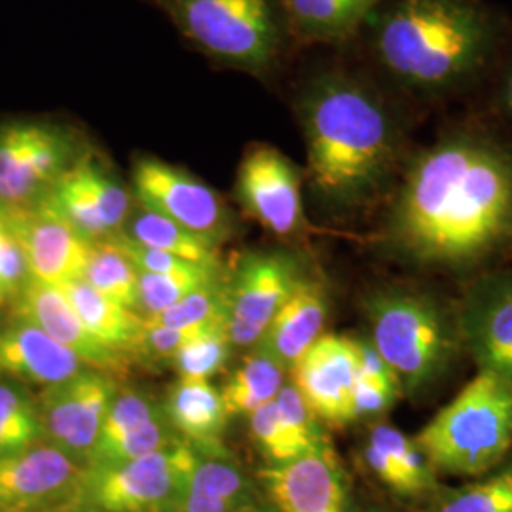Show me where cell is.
Segmentation results:
<instances>
[{
    "mask_svg": "<svg viewBox=\"0 0 512 512\" xmlns=\"http://www.w3.org/2000/svg\"><path fill=\"white\" fill-rule=\"evenodd\" d=\"M84 150L80 135L63 124H0V205L18 209L42 200Z\"/></svg>",
    "mask_w": 512,
    "mask_h": 512,
    "instance_id": "cell-8",
    "label": "cell"
},
{
    "mask_svg": "<svg viewBox=\"0 0 512 512\" xmlns=\"http://www.w3.org/2000/svg\"><path fill=\"white\" fill-rule=\"evenodd\" d=\"M179 440L183 439L177 435V431L167 420L164 410L162 416L143 423L141 427L129 431L128 435H124L110 444H105V446H97L93 450L88 467H110V465L128 463L133 459L154 454Z\"/></svg>",
    "mask_w": 512,
    "mask_h": 512,
    "instance_id": "cell-31",
    "label": "cell"
},
{
    "mask_svg": "<svg viewBox=\"0 0 512 512\" xmlns=\"http://www.w3.org/2000/svg\"><path fill=\"white\" fill-rule=\"evenodd\" d=\"M232 342L228 336V323H215L196 330L179 353L175 355L171 366L184 380H211L226 366Z\"/></svg>",
    "mask_w": 512,
    "mask_h": 512,
    "instance_id": "cell-30",
    "label": "cell"
},
{
    "mask_svg": "<svg viewBox=\"0 0 512 512\" xmlns=\"http://www.w3.org/2000/svg\"><path fill=\"white\" fill-rule=\"evenodd\" d=\"M10 230H12V224H10L8 209L0 205V249H2V245H4L6 238L10 236Z\"/></svg>",
    "mask_w": 512,
    "mask_h": 512,
    "instance_id": "cell-45",
    "label": "cell"
},
{
    "mask_svg": "<svg viewBox=\"0 0 512 512\" xmlns=\"http://www.w3.org/2000/svg\"><path fill=\"white\" fill-rule=\"evenodd\" d=\"M29 281H31V272H29L27 256L12 226L10 236L6 238L0 249V291L6 300L14 302Z\"/></svg>",
    "mask_w": 512,
    "mask_h": 512,
    "instance_id": "cell-41",
    "label": "cell"
},
{
    "mask_svg": "<svg viewBox=\"0 0 512 512\" xmlns=\"http://www.w3.org/2000/svg\"><path fill=\"white\" fill-rule=\"evenodd\" d=\"M120 236L137 245L179 256L205 268H220L219 245L150 211L141 203L135 202L133 205Z\"/></svg>",
    "mask_w": 512,
    "mask_h": 512,
    "instance_id": "cell-26",
    "label": "cell"
},
{
    "mask_svg": "<svg viewBox=\"0 0 512 512\" xmlns=\"http://www.w3.org/2000/svg\"><path fill=\"white\" fill-rule=\"evenodd\" d=\"M289 374L319 420L330 425L353 421V391L359 378L357 340L323 334Z\"/></svg>",
    "mask_w": 512,
    "mask_h": 512,
    "instance_id": "cell-16",
    "label": "cell"
},
{
    "mask_svg": "<svg viewBox=\"0 0 512 512\" xmlns=\"http://www.w3.org/2000/svg\"><path fill=\"white\" fill-rule=\"evenodd\" d=\"M414 442L435 473L490 475L512 448V378L480 370Z\"/></svg>",
    "mask_w": 512,
    "mask_h": 512,
    "instance_id": "cell-4",
    "label": "cell"
},
{
    "mask_svg": "<svg viewBox=\"0 0 512 512\" xmlns=\"http://www.w3.org/2000/svg\"><path fill=\"white\" fill-rule=\"evenodd\" d=\"M84 467L48 442L0 456V512H46L76 503Z\"/></svg>",
    "mask_w": 512,
    "mask_h": 512,
    "instance_id": "cell-14",
    "label": "cell"
},
{
    "mask_svg": "<svg viewBox=\"0 0 512 512\" xmlns=\"http://www.w3.org/2000/svg\"><path fill=\"white\" fill-rule=\"evenodd\" d=\"M255 503V490L230 454L202 456L179 512H239Z\"/></svg>",
    "mask_w": 512,
    "mask_h": 512,
    "instance_id": "cell-25",
    "label": "cell"
},
{
    "mask_svg": "<svg viewBox=\"0 0 512 512\" xmlns=\"http://www.w3.org/2000/svg\"><path fill=\"white\" fill-rule=\"evenodd\" d=\"M6 209L27 256L31 279L54 287L84 279L93 241L74 230L46 200Z\"/></svg>",
    "mask_w": 512,
    "mask_h": 512,
    "instance_id": "cell-15",
    "label": "cell"
},
{
    "mask_svg": "<svg viewBox=\"0 0 512 512\" xmlns=\"http://www.w3.org/2000/svg\"><path fill=\"white\" fill-rule=\"evenodd\" d=\"M431 512H512V467L446 492Z\"/></svg>",
    "mask_w": 512,
    "mask_h": 512,
    "instance_id": "cell-34",
    "label": "cell"
},
{
    "mask_svg": "<svg viewBox=\"0 0 512 512\" xmlns=\"http://www.w3.org/2000/svg\"><path fill=\"white\" fill-rule=\"evenodd\" d=\"M264 488L279 512H342L346 482L330 444L304 458L260 471Z\"/></svg>",
    "mask_w": 512,
    "mask_h": 512,
    "instance_id": "cell-18",
    "label": "cell"
},
{
    "mask_svg": "<svg viewBox=\"0 0 512 512\" xmlns=\"http://www.w3.org/2000/svg\"><path fill=\"white\" fill-rule=\"evenodd\" d=\"M165 416L177 435L202 456L228 454L222 435L228 425V414L220 391L207 380H184L167 389Z\"/></svg>",
    "mask_w": 512,
    "mask_h": 512,
    "instance_id": "cell-22",
    "label": "cell"
},
{
    "mask_svg": "<svg viewBox=\"0 0 512 512\" xmlns=\"http://www.w3.org/2000/svg\"><path fill=\"white\" fill-rule=\"evenodd\" d=\"M116 393L112 374L95 368H84L61 384L44 387L37 399L44 442L86 469Z\"/></svg>",
    "mask_w": 512,
    "mask_h": 512,
    "instance_id": "cell-10",
    "label": "cell"
},
{
    "mask_svg": "<svg viewBox=\"0 0 512 512\" xmlns=\"http://www.w3.org/2000/svg\"><path fill=\"white\" fill-rule=\"evenodd\" d=\"M14 311L18 317L37 325L55 342L71 349L74 355L90 368L103 372H118L128 365V359L105 348L78 317V313L69 302L65 293L46 285L37 279H31L25 289L14 300Z\"/></svg>",
    "mask_w": 512,
    "mask_h": 512,
    "instance_id": "cell-19",
    "label": "cell"
},
{
    "mask_svg": "<svg viewBox=\"0 0 512 512\" xmlns=\"http://www.w3.org/2000/svg\"><path fill=\"white\" fill-rule=\"evenodd\" d=\"M69 505H65V507H57V509H52V511H46V512H65V509H67Z\"/></svg>",
    "mask_w": 512,
    "mask_h": 512,
    "instance_id": "cell-50",
    "label": "cell"
},
{
    "mask_svg": "<svg viewBox=\"0 0 512 512\" xmlns=\"http://www.w3.org/2000/svg\"><path fill=\"white\" fill-rule=\"evenodd\" d=\"M4 300H6V298H4V294H2V291H0V306L4 304Z\"/></svg>",
    "mask_w": 512,
    "mask_h": 512,
    "instance_id": "cell-51",
    "label": "cell"
},
{
    "mask_svg": "<svg viewBox=\"0 0 512 512\" xmlns=\"http://www.w3.org/2000/svg\"><path fill=\"white\" fill-rule=\"evenodd\" d=\"M497 90H499L497 92L499 109L503 110V114L512 122V57L507 61V65L503 67Z\"/></svg>",
    "mask_w": 512,
    "mask_h": 512,
    "instance_id": "cell-44",
    "label": "cell"
},
{
    "mask_svg": "<svg viewBox=\"0 0 512 512\" xmlns=\"http://www.w3.org/2000/svg\"><path fill=\"white\" fill-rule=\"evenodd\" d=\"M357 37L387 90L440 103L494 67L505 27L484 0H385Z\"/></svg>",
    "mask_w": 512,
    "mask_h": 512,
    "instance_id": "cell-3",
    "label": "cell"
},
{
    "mask_svg": "<svg viewBox=\"0 0 512 512\" xmlns=\"http://www.w3.org/2000/svg\"><path fill=\"white\" fill-rule=\"evenodd\" d=\"M289 37L304 46H338L357 38L385 0H277Z\"/></svg>",
    "mask_w": 512,
    "mask_h": 512,
    "instance_id": "cell-23",
    "label": "cell"
},
{
    "mask_svg": "<svg viewBox=\"0 0 512 512\" xmlns=\"http://www.w3.org/2000/svg\"><path fill=\"white\" fill-rule=\"evenodd\" d=\"M456 327L459 344L480 370L512 378V275L476 283L461 306Z\"/></svg>",
    "mask_w": 512,
    "mask_h": 512,
    "instance_id": "cell-17",
    "label": "cell"
},
{
    "mask_svg": "<svg viewBox=\"0 0 512 512\" xmlns=\"http://www.w3.org/2000/svg\"><path fill=\"white\" fill-rule=\"evenodd\" d=\"M162 414H164V404L147 391H141V389L118 391L110 403L109 412L95 448L128 435L129 431L141 427L143 423L154 420Z\"/></svg>",
    "mask_w": 512,
    "mask_h": 512,
    "instance_id": "cell-36",
    "label": "cell"
},
{
    "mask_svg": "<svg viewBox=\"0 0 512 512\" xmlns=\"http://www.w3.org/2000/svg\"><path fill=\"white\" fill-rule=\"evenodd\" d=\"M384 84L340 65L308 76L294 97L306 179L332 211L374 202L403 160L404 105Z\"/></svg>",
    "mask_w": 512,
    "mask_h": 512,
    "instance_id": "cell-2",
    "label": "cell"
},
{
    "mask_svg": "<svg viewBox=\"0 0 512 512\" xmlns=\"http://www.w3.org/2000/svg\"><path fill=\"white\" fill-rule=\"evenodd\" d=\"M220 270L194 275H158L139 272V302L137 313L141 317H154L179 304L188 294L203 285L219 279Z\"/></svg>",
    "mask_w": 512,
    "mask_h": 512,
    "instance_id": "cell-35",
    "label": "cell"
},
{
    "mask_svg": "<svg viewBox=\"0 0 512 512\" xmlns=\"http://www.w3.org/2000/svg\"><path fill=\"white\" fill-rule=\"evenodd\" d=\"M198 452L179 440L154 454L110 467H88L76 503L101 512H179Z\"/></svg>",
    "mask_w": 512,
    "mask_h": 512,
    "instance_id": "cell-7",
    "label": "cell"
},
{
    "mask_svg": "<svg viewBox=\"0 0 512 512\" xmlns=\"http://www.w3.org/2000/svg\"><path fill=\"white\" fill-rule=\"evenodd\" d=\"M387 247L431 268H469L512 245V150L456 128L404 167L384 224Z\"/></svg>",
    "mask_w": 512,
    "mask_h": 512,
    "instance_id": "cell-1",
    "label": "cell"
},
{
    "mask_svg": "<svg viewBox=\"0 0 512 512\" xmlns=\"http://www.w3.org/2000/svg\"><path fill=\"white\" fill-rule=\"evenodd\" d=\"M327 315L325 287L304 275L256 346L268 351L291 372L298 359L323 336Z\"/></svg>",
    "mask_w": 512,
    "mask_h": 512,
    "instance_id": "cell-21",
    "label": "cell"
},
{
    "mask_svg": "<svg viewBox=\"0 0 512 512\" xmlns=\"http://www.w3.org/2000/svg\"><path fill=\"white\" fill-rule=\"evenodd\" d=\"M65 512H101L97 511V509H93V507H88V505H82V503H71Z\"/></svg>",
    "mask_w": 512,
    "mask_h": 512,
    "instance_id": "cell-47",
    "label": "cell"
},
{
    "mask_svg": "<svg viewBox=\"0 0 512 512\" xmlns=\"http://www.w3.org/2000/svg\"><path fill=\"white\" fill-rule=\"evenodd\" d=\"M148 321L171 329H200L215 323H228V291L226 279H215L202 289L188 294L179 304Z\"/></svg>",
    "mask_w": 512,
    "mask_h": 512,
    "instance_id": "cell-32",
    "label": "cell"
},
{
    "mask_svg": "<svg viewBox=\"0 0 512 512\" xmlns=\"http://www.w3.org/2000/svg\"><path fill=\"white\" fill-rule=\"evenodd\" d=\"M342 512H365L363 509H359L355 503H351V501H346V507H344V511Z\"/></svg>",
    "mask_w": 512,
    "mask_h": 512,
    "instance_id": "cell-48",
    "label": "cell"
},
{
    "mask_svg": "<svg viewBox=\"0 0 512 512\" xmlns=\"http://www.w3.org/2000/svg\"><path fill=\"white\" fill-rule=\"evenodd\" d=\"M370 342L397 376L403 393L437 382L459 348L458 327L427 294L389 289L365 302Z\"/></svg>",
    "mask_w": 512,
    "mask_h": 512,
    "instance_id": "cell-6",
    "label": "cell"
},
{
    "mask_svg": "<svg viewBox=\"0 0 512 512\" xmlns=\"http://www.w3.org/2000/svg\"><path fill=\"white\" fill-rule=\"evenodd\" d=\"M368 440L380 446L393 459L412 484L416 497L431 494L437 490V473L421 454L414 439H408L401 429L391 423H378L370 429Z\"/></svg>",
    "mask_w": 512,
    "mask_h": 512,
    "instance_id": "cell-33",
    "label": "cell"
},
{
    "mask_svg": "<svg viewBox=\"0 0 512 512\" xmlns=\"http://www.w3.org/2000/svg\"><path fill=\"white\" fill-rule=\"evenodd\" d=\"M184 40L224 69L268 78L281 65L289 37L277 0H148Z\"/></svg>",
    "mask_w": 512,
    "mask_h": 512,
    "instance_id": "cell-5",
    "label": "cell"
},
{
    "mask_svg": "<svg viewBox=\"0 0 512 512\" xmlns=\"http://www.w3.org/2000/svg\"><path fill=\"white\" fill-rule=\"evenodd\" d=\"M274 403L283 425L287 427V431L306 456L329 444L327 435L321 427V420L311 412L310 406L306 404L296 385L291 382V378L281 387Z\"/></svg>",
    "mask_w": 512,
    "mask_h": 512,
    "instance_id": "cell-37",
    "label": "cell"
},
{
    "mask_svg": "<svg viewBox=\"0 0 512 512\" xmlns=\"http://www.w3.org/2000/svg\"><path fill=\"white\" fill-rule=\"evenodd\" d=\"M249 433L258 452L268 459L270 465H283L306 456L283 425L274 401L264 404L249 416Z\"/></svg>",
    "mask_w": 512,
    "mask_h": 512,
    "instance_id": "cell-38",
    "label": "cell"
},
{
    "mask_svg": "<svg viewBox=\"0 0 512 512\" xmlns=\"http://www.w3.org/2000/svg\"><path fill=\"white\" fill-rule=\"evenodd\" d=\"M196 330L198 329H171L145 319V329L139 342V349L135 353V361L152 363V365H160V363L171 365L179 349L183 348L184 342Z\"/></svg>",
    "mask_w": 512,
    "mask_h": 512,
    "instance_id": "cell-40",
    "label": "cell"
},
{
    "mask_svg": "<svg viewBox=\"0 0 512 512\" xmlns=\"http://www.w3.org/2000/svg\"><path fill=\"white\" fill-rule=\"evenodd\" d=\"M84 279L110 300L137 311L139 270L114 239L93 241Z\"/></svg>",
    "mask_w": 512,
    "mask_h": 512,
    "instance_id": "cell-28",
    "label": "cell"
},
{
    "mask_svg": "<svg viewBox=\"0 0 512 512\" xmlns=\"http://www.w3.org/2000/svg\"><path fill=\"white\" fill-rule=\"evenodd\" d=\"M86 329L110 351L124 359H135L145 329V319L137 311L128 310L105 294L93 289L86 279H78L59 287Z\"/></svg>",
    "mask_w": 512,
    "mask_h": 512,
    "instance_id": "cell-24",
    "label": "cell"
},
{
    "mask_svg": "<svg viewBox=\"0 0 512 512\" xmlns=\"http://www.w3.org/2000/svg\"><path fill=\"white\" fill-rule=\"evenodd\" d=\"M365 512H389L385 511V509H380V507H372V509H368V511Z\"/></svg>",
    "mask_w": 512,
    "mask_h": 512,
    "instance_id": "cell-49",
    "label": "cell"
},
{
    "mask_svg": "<svg viewBox=\"0 0 512 512\" xmlns=\"http://www.w3.org/2000/svg\"><path fill=\"white\" fill-rule=\"evenodd\" d=\"M302 277L298 258L287 251H253L241 256L226 281L232 346L255 348Z\"/></svg>",
    "mask_w": 512,
    "mask_h": 512,
    "instance_id": "cell-12",
    "label": "cell"
},
{
    "mask_svg": "<svg viewBox=\"0 0 512 512\" xmlns=\"http://www.w3.org/2000/svg\"><path fill=\"white\" fill-rule=\"evenodd\" d=\"M302 171L279 148L255 143L245 150L236 175V200L247 217L277 238L304 230Z\"/></svg>",
    "mask_w": 512,
    "mask_h": 512,
    "instance_id": "cell-13",
    "label": "cell"
},
{
    "mask_svg": "<svg viewBox=\"0 0 512 512\" xmlns=\"http://www.w3.org/2000/svg\"><path fill=\"white\" fill-rule=\"evenodd\" d=\"M363 458H365L368 469L372 471V475L376 476L382 484H385L391 492H395L401 497H416L414 490H412V484L401 471V467L389 458L380 446L366 440L365 448H363Z\"/></svg>",
    "mask_w": 512,
    "mask_h": 512,
    "instance_id": "cell-43",
    "label": "cell"
},
{
    "mask_svg": "<svg viewBox=\"0 0 512 512\" xmlns=\"http://www.w3.org/2000/svg\"><path fill=\"white\" fill-rule=\"evenodd\" d=\"M84 368L90 366L23 317L14 315L0 327V378L8 382L50 387Z\"/></svg>",
    "mask_w": 512,
    "mask_h": 512,
    "instance_id": "cell-20",
    "label": "cell"
},
{
    "mask_svg": "<svg viewBox=\"0 0 512 512\" xmlns=\"http://www.w3.org/2000/svg\"><path fill=\"white\" fill-rule=\"evenodd\" d=\"M90 241L122 232L135 205L131 188L122 183L101 154L86 148L42 198Z\"/></svg>",
    "mask_w": 512,
    "mask_h": 512,
    "instance_id": "cell-11",
    "label": "cell"
},
{
    "mask_svg": "<svg viewBox=\"0 0 512 512\" xmlns=\"http://www.w3.org/2000/svg\"><path fill=\"white\" fill-rule=\"evenodd\" d=\"M399 385L384 384L359 376L353 391V421L374 418L387 412L401 395Z\"/></svg>",
    "mask_w": 512,
    "mask_h": 512,
    "instance_id": "cell-42",
    "label": "cell"
},
{
    "mask_svg": "<svg viewBox=\"0 0 512 512\" xmlns=\"http://www.w3.org/2000/svg\"><path fill=\"white\" fill-rule=\"evenodd\" d=\"M44 442L37 401L16 382H0V456Z\"/></svg>",
    "mask_w": 512,
    "mask_h": 512,
    "instance_id": "cell-29",
    "label": "cell"
},
{
    "mask_svg": "<svg viewBox=\"0 0 512 512\" xmlns=\"http://www.w3.org/2000/svg\"><path fill=\"white\" fill-rule=\"evenodd\" d=\"M135 202L220 245L234 234V215L215 188L179 165L137 156L131 169Z\"/></svg>",
    "mask_w": 512,
    "mask_h": 512,
    "instance_id": "cell-9",
    "label": "cell"
},
{
    "mask_svg": "<svg viewBox=\"0 0 512 512\" xmlns=\"http://www.w3.org/2000/svg\"><path fill=\"white\" fill-rule=\"evenodd\" d=\"M289 370L264 349L251 348V353L241 361L234 374L220 389V397L228 418L251 416L264 404L272 403L289 382Z\"/></svg>",
    "mask_w": 512,
    "mask_h": 512,
    "instance_id": "cell-27",
    "label": "cell"
},
{
    "mask_svg": "<svg viewBox=\"0 0 512 512\" xmlns=\"http://www.w3.org/2000/svg\"><path fill=\"white\" fill-rule=\"evenodd\" d=\"M239 512H279L274 505H260V503H251L247 507H243Z\"/></svg>",
    "mask_w": 512,
    "mask_h": 512,
    "instance_id": "cell-46",
    "label": "cell"
},
{
    "mask_svg": "<svg viewBox=\"0 0 512 512\" xmlns=\"http://www.w3.org/2000/svg\"><path fill=\"white\" fill-rule=\"evenodd\" d=\"M112 239L120 245V249L131 258V262L143 274L194 275L202 274V272H211V270H220V268H205V266H200V264L183 260L179 256L164 253V251L148 249V247L137 245V243H133L129 239L122 238L120 234L112 236Z\"/></svg>",
    "mask_w": 512,
    "mask_h": 512,
    "instance_id": "cell-39",
    "label": "cell"
}]
</instances>
